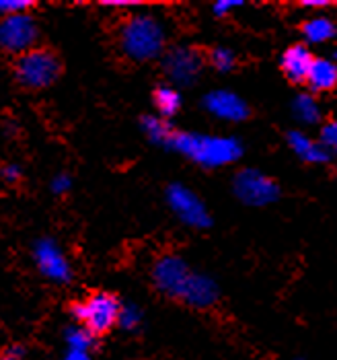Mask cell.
<instances>
[{
    "instance_id": "cell-18",
    "label": "cell",
    "mask_w": 337,
    "mask_h": 360,
    "mask_svg": "<svg viewBox=\"0 0 337 360\" xmlns=\"http://www.w3.org/2000/svg\"><path fill=\"white\" fill-rule=\"evenodd\" d=\"M142 128H144L146 136L152 140V142L168 146L171 136H173V128L168 126L165 120L152 117V115H150V117H144V120H142Z\"/></svg>"
},
{
    "instance_id": "cell-8",
    "label": "cell",
    "mask_w": 337,
    "mask_h": 360,
    "mask_svg": "<svg viewBox=\"0 0 337 360\" xmlns=\"http://www.w3.org/2000/svg\"><path fill=\"white\" fill-rule=\"evenodd\" d=\"M190 276H192V270L177 255L161 257L152 268V278H154L157 288L161 292H165L167 297H173V299L181 297V290H183V286H185Z\"/></svg>"
},
{
    "instance_id": "cell-23",
    "label": "cell",
    "mask_w": 337,
    "mask_h": 360,
    "mask_svg": "<svg viewBox=\"0 0 337 360\" xmlns=\"http://www.w3.org/2000/svg\"><path fill=\"white\" fill-rule=\"evenodd\" d=\"M321 144L331 153H337V120L327 122L323 128H321Z\"/></svg>"
},
{
    "instance_id": "cell-5",
    "label": "cell",
    "mask_w": 337,
    "mask_h": 360,
    "mask_svg": "<svg viewBox=\"0 0 337 360\" xmlns=\"http://www.w3.org/2000/svg\"><path fill=\"white\" fill-rule=\"evenodd\" d=\"M234 194L247 206H267L278 200V184L257 169H243L234 175Z\"/></svg>"
},
{
    "instance_id": "cell-30",
    "label": "cell",
    "mask_w": 337,
    "mask_h": 360,
    "mask_svg": "<svg viewBox=\"0 0 337 360\" xmlns=\"http://www.w3.org/2000/svg\"><path fill=\"white\" fill-rule=\"evenodd\" d=\"M331 2L329 0H305L303 6H312V8H323V6H329Z\"/></svg>"
},
{
    "instance_id": "cell-29",
    "label": "cell",
    "mask_w": 337,
    "mask_h": 360,
    "mask_svg": "<svg viewBox=\"0 0 337 360\" xmlns=\"http://www.w3.org/2000/svg\"><path fill=\"white\" fill-rule=\"evenodd\" d=\"M66 360H91V359H88V350H68Z\"/></svg>"
},
{
    "instance_id": "cell-24",
    "label": "cell",
    "mask_w": 337,
    "mask_h": 360,
    "mask_svg": "<svg viewBox=\"0 0 337 360\" xmlns=\"http://www.w3.org/2000/svg\"><path fill=\"white\" fill-rule=\"evenodd\" d=\"M117 323L126 330H134L138 323H140V311L134 309V307H121L119 309V317H117Z\"/></svg>"
},
{
    "instance_id": "cell-3",
    "label": "cell",
    "mask_w": 337,
    "mask_h": 360,
    "mask_svg": "<svg viewBox=\"0 0 337 360\" xmlns=\"http://www.w3.org/2000/svg\"><path fill=\"white\" fill-rule=\"evenodd\" d=\"M60 72V58L44 48H33L19 56L15 62V77L27 89H46L56 83Z\"/></svg>"
},
{
    "instance_id": "cell-17",
    "label": "cell",
    "mask_w": 337,
    "mask_h": 360,
    "mask_svg": "<svg viewBox=\"0 0 337 360\" xmlns=\"http://www.w3.org/2000/svg\"><path fill=\"white\" fill-rule=\"evenodd\" d=\"M292 111H294L296 120L303 122V124H307V126H312V124H317L321 120V105H319V101L312 95H309V93H300L294 99Z\"/></svg>"
},
{
    "instance_id": "cell-6",
    "label": "cell",
    "mask_w": 337,
    "mask_h": 360,
    "mask_svg": "<svg viewBox=\"0 0 337 360\" xmlns=\"http://www.w3.org/2000/svg\"><path fill=\"white\" fill-rule=\"evenodd\" d=\"M37 25L29 15H13L0 19V48L11 54H25L33 50Z\"/></svg>"
},
{
    "instance_id": "cell-32",
    "label": "cell",
    "mask_w": 337,
    "mask_h": 360,
    "mask_svg": "<svg viewBox=\"0 0 337 360\" xmlns=\"http://www.w3.org/2000/svg\"><path fill=\"white\" fill-rule=\"evenodd\" d=\"M336 60H337V54H336Z\"/></svg>"
},
{
    "instance_id": "cell-22",
    "label": "cell",
    "mask_w": 337,
    "mask_h": 360,
    "mask_svg": "<svg viewBox=\"0 0 337 360\" xmlns=\"http://www.w3.org/2000/svg\"><path fill=\"white\" fill-rule=\"evenodd\" d=\"M91 338L93 335L86 332L84 328H72V330H68V333H66V340L70 344V350H88Z\"/></svg>"
},
{
    "instance_id": "cell-10",
    "label": "cell",
    "mask_w": 337,
    "mask_h": 360,
    "mask_svg": "<svg viewBox=\"0 0 337 360\" xmlns=\"http://www.w3.org/2000/svg\"><path fill=\"white\" fill-rule=\"evenodd\" d=\"M201 70V56L192 48H177L165 56V72L177 84H192Z\"/></svg>"
},
{
    "instance_id": "cell-15",
    "label": "cell",
    "mask_w": 337,
    "mask_h": 360,
    "mask_svg": "<svg viewBox=\"0 0 337 360\" xmlns=\"http://www.w3.org/2000/svg\"><path fill=\"white\" fill-rule=\"evenodd\" d=\"M307 83L312 91L317 93H325L337 86V64L325 58H315L312 66L307 77Z\"/></svg>"
},
{
    "instance_id": "cell-25",
    "label": "cell",
    "mask_w": 337,
    "mask_h": 360,
    "mask_svg": "<svg viewBox=\"0 0 337 360\" xmlns=\"http://www.w3.org/2000/svg\"><path fill=\"white\" fill-rule=\"evenodd\" d=\"M239 6H241L239 0H218V2L214 4V15L225 17V15H228L232 8H239Z\"/></svg>"
},
{
    "instance_id": "cell-28",
    "label": "cell",
    "mask_w": 337,
    "mask_h": 360,
    "mask_svg": "<svg viewBox=\"0 0 337 360\" xmlns=\"http://www.w3.org/2000/svg\"><path fill=\"white\" fill-rule=\"evenodd\" d=\"M2 177L6 179V181H17L19 177H21V171H19V167H13V165H8V167H4L2 169Z\"/></svg>"
},
{
    "instance_id": "cell-1",
    "label": "cell",
    "mask_w": 337,
    "mask_h": 360,
    "mask_svg": "<svg viewBox=\"0 0 337 360\" xmlns=\"http://www.w3.org/2000/svg\"><path fill=\"white\" fill-rule=\"evenodd\" d=\"M168 146L201 167L230 165L243 155V146L237 139L206 136L192 132H173Z\"/></svg>"
},
{
    "instance_id": "cell-16",
    "label": "cell",
    "mask_w": 337,
    "mask_h": 360,
    "mask_svg": "<svg viewBox=\"0 0 337 360\" xmlns=\"http://www.w3.org/2000/svg\"><path fill=\"white\" fill-rule=\"evenodd\" d=\"M303 35L309 44H327L337 35V27L329 17H312L303 25Z\"/></svg>"
},
{
    "instance_id": "cell-11",
    "label": "cell",
    "mask_w": 337,
    "mask_h": 360,
    "mask_svg": "<svg viewBox=\"0 0 337 360\" xmlns=\"http://www.w3.org/2000/svg\"><path fill=\"white\" fill-rule=\"evenodd\" d=\"M206 110L226 122H243L249 115L247 103L232 91H212L204 99Z\"/></svg>"
},
{
    "instance_id": "cell-21",
    "label": "cell",
    "mask_w": 337,
    "mask_h": 360,
    "mask_svg": "<svg viewBox=\"0 0 337 360\" xmlns=\"http://www.w3.org/2000/svg\"><path fill=\"white\" fill-rule=\"evenodd\" d=\"M33 6L31 0H0V15L13 17V15H27V11Z\"/></svg>"
},
{
    "instance_id": "cell-20",
    "label": "cell",
    "mask_w": 337,
    "mask_h": 360,
    "mask_svg": "<svg viewBox=\"0 0 337 360\" xmlns=\"http://www.w3.org/2000/svg\"><path fill=\"white\" fill-rule=\"evenodd\" d=\"M210 62H212V66H214L216 70L228 72V70L234 68L237 58H234V54H232L230 50H226V48H216V50L210 54Z\"/></svg>"
},
{
    "instance_id": "cell-7",
    "label": "cell",
    "mask_w": 337,
    "mask_h": 360,
    "mask_svg": "<svg viewBox=\"0 0 337 360\" xmlns=\"http://www.w3.org/2000/svg\"><path fill=\"white\" fill-rule=\"evenodd\" d=\"M167 202L171 206V210L194 229H206L210 226V212L208 208L204 206V202L197 198L192 190H187L185 186H179V184H173L168 186L167 190Z\"/></svg>"
},
{
    "instance_id": "cell-27",
    "label": "cell",
    "mask_w": 337,
    "mask_h": 360,
    "mask_svg": "<svg viewBox=\"0 0 337 360\" xmlns=\"http://www.w3.org/2000/svg\"><path fill=\"white\" fill-rule=\"evenodd\" d=\"M23 356H25V350L21 346H13L2 354V360H23Z\"/></svg>"
},
{
    "instance_id": "cell-26",
    "label": "cell",
    "mask_w": 337,
    "mask_h": 360,
    "mask_svg": "<svg viewBox=\"0 0 337 360\" xmlns=\"http://www.w3.org/2000/svg\"><path fill=\"white\" fill-rule=\"evenodd\" d=\"M70 190V177L68 175H58L56 179L52 181V192L54 194H66Z\"/></svg>"
},
{
    "instance_id": "cell-12",
    "label": "cell",
    "mask_w": 337,
    "mask_h": 360,
    "mask_svg": "<svg viewBox=\"0 0 337 360\" xmlns=\"http://www.w3.org/2000/svg\"><path fill=\"white\" fill-rule=\"evenodd\" d=\"M179 299L187 305L206 309V307H212L218 301V286L212 278L192 272V276L187 278Z\"/></svg>"
},
{
    "instance_id": "cell-2",
    "label": "cell",
    "mask_w": 337,
    "mask_h": 360,
    "mask_svg": "<svg viewBox=\"0 0 337 360\" xmlns=\"http://www.w3.org/2000/svg\"><path fill=\"white\" fill-rule=\"evenodd\" d=\"M119 46L124 54L136 62L154 60L163 54L165 48L163 25L154 17H132L119 29Z\"/></svg>"
},
{
    "instance_id": "cell-4",
    "label": "cell",
    "mask_w": 337,
    "mask_h": 360,
    "mask_svg": "<svg viewBox=\"0 0 337 360\" xmlns=\"http://www.w3.org/2000/svg\"><path fill=\"white\" fill-rule=\"evenodd\" d=\"M119 301L110 292H93L86 301L72 307V315L84 326L91 335L107 333L117 323Z\"/></svg>"
},
{
    "instance_id": "cell-31",
    "label": "cell",
    "mask_w": 337,
    "mask_h": 360,
    "mask_svg": "<svg viewBox=\"0 0 337 360\" xmlns=\"http://www.w3.org/2000/svg\"><path fill=\"white\" fill-rule=\"evenodd\" d=\"M105 6H113V8H119V6H134L136 2H128V0H113V2H103Z\"/></svg>"
},
{
    "instance_id": "cell-19",
    "label": "cell",
    "mask_w": 337,
    "mask_h": 360,
    "mask_svg": "<svg viewBox=\"0 0 337 360\" xmlns=\"http://www.w3.org/2000/svg\"><path fill=\"white\" fill-rule=\"evenodd\" d=\"M154 105H157V110L163 113V117H171L181 108V97H179V93L175 89L161 86V89L154 91Z\"/></svg>"
},
{
    "instance_id": "cell-13",
    "label": "cell",
    "mask_w": 337,
    "mask_h": 360,
    "mask_svg": "<svg viewBox=\"0 0 337 360\" xmlns=\"http://www.w3.org/2000/svg\"><path fill=\"white\" fill-rule=\"evenodd\" d=\"M312 54L305 46H292L282 54V72L292 83H307L310 66H312Z\"/></svg>"
},
{
    "instance_id": "cell-14",
    "label": "cell",
    "mask_w": 337,
    "mask_h": 360,
    "mask_svg": "<svg viewBox=\"0 0 337 360\" xmlns=\"http://www.w3.org/2000/svg\"><path fill=\"white\" fill-rule=\"evenodd\" d=\"M288 146L292 148V153L298 157V159H303L305 163H312V165H319V163H327L329 161V150L321 144V142H317V140H312L310 136H307L305 132H298V130H292L288 136Z\"/></svg>"
},
{
    "instance_id": "cell-9",
    "label": "cell",
    "mask_w": 337,
    "mask_h": 360,
    "mask_svg": "<svg viewBox=\"0 0 337 360\" xmlns=\"http://www.w3.org/2000/svg\"><path fill=\"white\" fill-rule=\"evenodd\" d=\"M35 264L39 268V272L50 280L56 282H68L72 278V270L68 259L64 257V253L58 250V245L50 239H41L35 245Z\"/></svg>"
}]
</instances>
